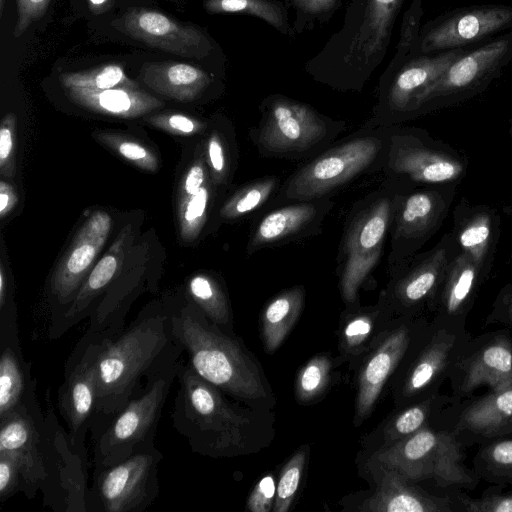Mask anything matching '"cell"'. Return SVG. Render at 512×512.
Returning a JSON list of instances; mask_svg holds the SVG:
<instances>
[{
  "label": "cell",
  "instance_id": "obj_1",
  "mask_svg": "<svg viewBox=\"0 0 512 512\" xmlns=\"http://www.w3.org/2000/svg\"><path fill=\"white\" fill-rule=\"evenodd\" d=\"M171 413L175 430L190 449L210 458L254 455L276 436V414L246 405L200 377L182 359Z\"/></svg>",
  "mask_w": 512,
  "mask_h": 512
},
{
  "label": "cell",
  "instance_id": "obj_2",
  "mask_svg": "<svg viewBox=\"0 0 512 512\" xmlns=\"http://www.w3.org/2000/svg\"><path fill=\"white\" fill-rule=\"evenodd\" d=\"M98 339L99 417L91 432L136 397L150 376L180 361L184 353L164 304L145 307L116 336Z\"/></svg>",
  "mask_w": 512,
  "mask_h": 512
},
{
  "label": "cell",
  "instance_id": "obj_3",
  "mask_svg": "<svg viewBox=\"0 0 512 512\" xmlns=\"http://www.w3.org/2000/svg\"><path fill=\"white\" fill-rule=\"evenodd\" d=\"M164 307L187 362L200 377L246 405L274 410L277 399L262 364L240 337L212 324L187 297Z\"/></svg>",
  "mask_w": 512,
  "mask_h": 512
},
{
  "label": "cell",
  "instance_id": "obj_4",
  "mask_svg": "<svg viewBox=\"0 0 512 512\" xmlns=\"http://www.w3.org/2000/svg\"><path fill=\"white\" fill-rule=\"evenodd\" d=\"M405 0H350L342 27L309 59L305 72L338 92H361L386 56Z\"/></svg>",
  "mask_w": 512,
  "mask_h": 512
},
{
  "label": "cell",
  "instance_id": "obj_5",
  "mask_svg": "<svg viewBox=\"0 0 512 512\" xmlns=\"http://www.w3.org/2000/svg\"><path fill=\"white\" fill-rule=\"evenodd\" d=\"M392 127H363L304 161L282 183L273 204L331 196L335 190L367 173L382 171Z\"/></svg>",
  "mask_w": 512,
  "mask_h": 512
},
{
  "label": "cell",
  "instance_id": "obj_6",
  "mask_svg": "<svg viewBox=\"0 0 512 512\" xmlns=\"http://www.w3.org/2000/svg\"><path fill=\"white\" fill-rule=\"evenodd\" d=\"M404 192L401 180L386 178L350 210L337 256L338 287L345 307L360 304V288L381 259L395 209Z\"/></svg>",
  "mask_w": 512,
  "mask_h": 512
},
{
  "label": "cell",
  "instance_id": "obj_7",
  "mask_svg": "<svg viewBox=\"0 0 512 512\" xmlns=\"http://www.w3.org/2000/svg\"><path fill=\"white\" fill-rule=\"evenodd\" d=\"M260 119L249 132L259 155L308 160L337 141L345 122L282 94H270L259 105Z\"/></svg>",
  "mask_w": 512,
  "mask_h": 512
},
{
  "label": "cell",
  "instance_id": "obj_8",
  "mask_svg": "<svg viewBox=\"0 0 512 512\" xmlns=\"http://www.w3.org/2000/svg\"><path fill=\"white\" fill-rule=\"evenodd\" d=\"M472 337L466 322L434 315L389 382L394 408L440 393L454 363Z\"/></svg>",
  "mask_w": 512,
  "mask_h": 512
},
{
  "label": "cell",
  "instance_id": "obj_9",
  "mask_svg": "<svg viewBox=\"0 0 512 512\" xmlns=\"http://www.w3.org/2000/svg\"><path fill=\"white\" fill-rule=\"evenodd\" d=\"M464 449L452 430L429 425L365 460L394 469L413 483L432 479L441 488L473 490L481 479L464 464Z\"/></svg>",
  "mask_w": 512,
  "mask_h": 512
},
{
  "label": "cell",
  "instance_id": "obj_10",
  "mask_svg": "<svg viewBox=\"0 0 512 512\" xmlns=\"http://www.w3.org/2000/svg\"><path fill=\"white\" fill-rule=\"evenodd\" d=\"M180 361L150 376L136 397L91 432L94 466L111 465L155 446L157 426Z\"/></svg>",
  "mask_w": 512,
  "mask_h": 512
},
{
  "label": "cell",
  "instance_id": "obj_11",
  "mask_svg": "<svg viewBox=\"0 0 512 512\" xmlns=\"http://www.w3.org/2000/svg\"><path fill=\"white\" fill-rule=\"evenodd\" d=\"M163 459L156 446L105 466H94L88 512H144L160 493L158 469Z\"/></svg>",
  "mask_w": 512,
  "mask_h": 512
},
{
  "label": "cell",
  "instance_id": "obj_12",
  "mask_svg": "<svg viewBox=\"0 0 512 512\" xmlns=\"http://www.w3.org/2000/svg\"><path fill=\"white\" fill-rule=\"evenodd\" d=\"M43 504L57 512H88L87 452L77 448L49 401L42 430Z\"/></svg>",
  "mask_w": 512,
  "mask_h": 512
},
{
  "label": "cell",
  "instance_id": "obj_13",
  "mask_svg": "<svg viewBox=\"0 0 512 512\" xmlns=\"http://www.w3.org/2000/svg\"><path fill=\"white\" fill-rule=\"evenodd\" d=\"M464 53L456 48L411 56L391 76L379 78L372 114L364 126L392 127L416 115L425 92Z\"/></svg>",
  "mask_w": 512,
  "mask_h": 512
},
{
  "label": "cell",
  "instance_id": "obj_14",
  "mask_svg": "<svg viewBox=\"0 0 512 512\" xmlns=\"http://www.w3.org/2000/svg\"><path fill=\"white\" fill-rule=\"evenodd\" d=\"M429 320L422 316L396 317L380 342L355 371L353 424L360 427L373 413L385 388Z\"/></svg>",
  "mask_w": 512,
  "mask_h": 512
},
{
  "label": "cell",
  "instance_id": "obj_15",
  "mask_svg": "<svg viewBox=\"0 0 512 512\" xmlns=\"http://www.w3.org/2000/svg\"><path fill=\"white\" fill-rule=\"evenodd\" d=\"M98 344V337L86 332L83 334L66 360L63 382L58 390V411L72 442L83 451H86V435L99 417Z\"/></svg>",
  "mask_w": 512,
  "mask_h": 512
},
{
  "label": "cell",
  "instance_id": "obj_16",
  "mask_svg": "<svg viewBox=\"0 0 512 512\" xmlns=\"http://www.w3.org/2000/svg\"><path fill=\"white\" fill-rule=\"evenodd\" d=\"M448 380L459 402L482 387L498 390L512 383V336L499 329L472 337L454 363Z\"/></svg>",
  "mask_w": 512,
  "mask_h": 512
},
{
  "label": "cell",
  "instance_id": "obj_17",
  "mask_svg": "<svg viewBox=\"0 0 512 512\" xmlns=\"http://www.w3.org/2000/svg\"><path fill=\"white\" fill-rule=\"evenodd\" d=\"M112 226L113 220L106 211L93 212L77 230L56 265L48 288L52 304L48 333L60 321L91 272L93 262L105 245Z\"/></svg>",
  "mask_w": 512,
  "mask_h": 512
},
{
  "label": "cell",
  "instance_id": "obj_18",
  "mask_svg": "<svg viewBox=\"0 0 512 512\" xmlns=\"http://www.w3.org/2000/svg\"><path fill=\"white\" fill-rule=\"evenodd\" d=\"M511 24V7L489 5L464 9L420 30L409 57L460 48Z\"/></svg>",
  "mask_w": 512,
  "mask_h": 512
},
{
  "label": "cell",
  "instance_id": "obj_19",
  "mask_svg": "<svg viewBox=\"0 0 512 512\" xmlns=\"http://www.w3.org/2000/svg\"><path fill=\"white\" fill-rule=\"evenodd\" d=\"M333 206L331 196L278 205L256 222L248 239L247 254L318 234Z\"/></svg>",
  "mask_w": 512,
  "mask_h": 512
},
{
  "label": "cell",
  "instance_id": "obj_20",
  "mask_svg": "<svg viewBox=\"0 0 512 512\" xmlns=\"http://www.w3.org/2000/svg\"><path fill=\"white\" fill-rule=\"evenodd\" d=\"M120 28L138 41L180 56L200 60L215 50V43L201 29L152 9L128 11L120 21Z\"/></svg>",
  "mask_w": 512,
  "mask_h": 512
},
{
  "label": "cell",
  "instance_id": "obj_21",
  "mask_svg": "<svg viewBox=\"0 0 512 512\" xmlns=\"http://www.w3.org/2000/svg\"><path fill=\"white\" fill-rule=\"evenodd\" d=\"M364 467L374 490L352 510L358 512H454L457 501L438 496L408 481L394 469L365 460Z\"/></svg>",
  "mask_w": 512,
  "mask_h": 512
},
{
  "label": "cell",
  "instance_id": "obj_22",
  "mask_svg": "<svg viewBox=\"0 0 512 512\" xmlns=\"http://www.w3.org/2000/svg\"><path fill=\"white\" fill-rule=\"evenodd\" d=\"M444 263V250H437L416 264L403 265L390 274L378 298L394 317L422 316L426 308L431 311L444 280Z\"/></svg>",
  "mask_w": 512,
  "mask_h": 512
},
{
  "label": "cell",
  "instance_id": "obj_23",
  "mask_svg": "<svg viewBox=\"0 0 512 512\" xmlns=\"http://www.w3.org/2000/svg\"><path fill=\"white\" fill-rule=\"evenodd\" d=\"M387 178H403L421 183H440L457 178L462 172L459 162L437 152L412 131L392 126L386 164Z\"/></svg>",
  "mask_w": 512,
  "mask_h": 512
},
{
  "label": "cell",
  "instance_id": "obj_24",
  "mask_svg": "<svg viewBox=\"0 0 512 512\" xmlns=\"http://www.w3.org/2000/svg\"><path fill=\"white\" fill-rule=\"evenodd\" d=\"M45 413L13 412L0 418V452L17 462L23 481L22 493L36 496L46 481L42 455V430Z\"/></svg>",
  "mask_w": 512,
  "mask_h": 512
},
{
  "label": "cell",
  "instance_id": "obj_25",
  "mask_svg": "<svg viewBox=\"0 0 512 512\" xmlns=\"http://www.w3.org/2000/svg\"><path fill=\"white\" fill-rule=\"evenodd\" d=\"M443 202L436 192H404L395 209L390 227L389 275L407 263L425 240L442 211Z\"/></svg>",
  "mask_w": 512,
  "mask_h": 512
},
{
  "label": "cell",
  "instance_id": "obj_26",
  "mask_svg": "<svg viewBox=\"0 0 512 512\" xmlns=\"http://www.w3.org/2000/svg\"><path fill=\"white\" fill-rule=\"evenodd\" d=\"M512 56V34L458 57L422 96L417 113L438 98L479 86Z\"/></svg>",
  "mask_w": 512,
  "mask_h": 512
},
{
  "label": "cell",
  "instance_id": "obj_27",
  "mask_svg": "<svg viewBox=\"0 0 512 512\" xmlns=\"http://www.w3.org/2000/svg\"><path fill=\"white\" fill-rule=\"evenodd\" d=\"M132 239L131 225H126L104 256L91 270L60 321L47 334L49 339L60 338L79 322L90 316L118 274Z\"/></svg>",
  "mask_w": 512,
  "mask_h": 512
},
{
  "label": "cell",
  "instance_id": "obj_28",
  "mask_svg": "<svg viewBox=\"0 0 512 512\" xmlns=\"http://www.w3.org/2000/svg\"><path fill=\"white\" fill-rule=\"evenodd\" d=\"M395 318L379 298L373 305L360 303L344 308L338 326V353L349 369L357 368L385 336Z\"/></svg>",
  "mask_w": 512,
  "mask_h": 512
},
{
  "label": "cell",
  "instance_id": "obj_29",
  "mask_svg": "<svg viewBox=\"0 0 512 512\" xmlns=\"http://www.w3.org/2000/svg\"><path fill=\"white\" fill-rule=\"evenodd\" d=\"M18 411L42 413L32 363L24 357L19 332L0 335V418Z\"/></svg>",
  "mask_w": 512,
  "mask_h": 512
},
{
  "label": "cell",
  "instance_id": "obj_30",
  "mask_svg": "<svg viewBox=\"0 0 512 512\" xmlns=\"http://www.w3.org/2000/svg\"><path fill=\"white\" fill-rule=\"evenodd\" d=\"M464 401L448 429L466 448L493 438L497 429L512 418V383Z\"/></svg>",
  "mask_w": 512,
  "mask_h": 512
},
{
  "label": "cell",
  "instance_id": "obj_31",
  "mask_svg": "<svg viewBox=\"0 0 512 512\" xmlns=\"http://www.w3.org/2000/svg\"><path fill=\"white\" fill-rule=\"evenodd\" d=\"M459 403L452 395L437 393L395 410L364 440L371 453L397 443L418 430L432 425L451 406Z\"/></svg>",
  "mask_w": 512,
  "mask_h": 512
},
{
  "label": "cell",
  "instance_id": "obj_32",
  "mask_svg": "<svg viewBox=\"0 0 512 512\" xmlns=\"http://www.w3.org/2000/svg\"><path fill=\"white\" fill-rule=\"evenodd\" d=\"M140 79L154 92L180 102L200 98L214 84L211 74L181 62L146 63Z\"/></svg>",
  "mask_w": 512,
  "mask_h": 512
},
{
  "label": "cell",
  "instance_id": "obj_33",
  "mask_svg": "<svg viewBox=\"0 0 512 512\" xmlns=\"http://www.w3.org/2000/svg\"><path fill=\"white\" fill-rule=\"evenodd\" d=\"M68 98L94 113L117 118H137L163 106V102L139 87L104 90L66 88Z\"/></svg>",
  "mask_w": 512,
  "mask_h": 512
},
{
  "label": "cell",
  "instance_id": "obj_34",
  "mask_svg": "<svg viewBox=\"0 0 512 512\" xmlns=\"http://www.w3.org/2000/svg\"><path fill=\"white\" fill-rule=\"evenodd\" d=\"M479 284V266L465 253L452 265L431 311L445 319L466 322Z\"/></svg>",
  "mask_w": 512,
  "mask_h": 512
},
{
  "label": "cell",
  "instance_id": "obj_35",
  "mask_svg": "<svg viewBox=\"0 0 512 512\" xmlns=\"http://www.w3.org/2000/svg\"><path fill=\"white\" fill-rule=\"evenodd\" d=\"M302 285L282 290L264 306L260 315V335L264 351L275 353L286 340L302 314L305 304Z\"/></svg>",
  "mask_w": 512,
  "mask_h": 512
},
{
  "label": "cell",
  "instance_id": "obj_36",
  "mask_svg": "<svg viewBox=\"0 0 512 512\" xmlns=\"http://www.w3.org/2000/svg\"><path fill=\"white\" fill-rule=\"evenodd\" d=\"M222 331L235 334L233 312L224 284L210 273H197L187 283V296Z\"/></svg>",
  "mask_w": 512,
  "mask_h": 512
},
{
  "label": "cell",
  "instance_id": "obj_37",
  "mask_svg": "<svg viewBox=\"0 0 512 512\" xmlns=\"http://www.w3.org/2000/svg\"><path fill=\"white\" fill-rule=\"evenodd\" d=\"M281 185L278 176H266L242 185L221 205L219 219L226 223L235 222L257 212L274 199Z\"/></svg>",
  "mask_w": 512,
  "mask_h": 512
},
{
  "label": "cell",
  "instance_id": "obj_38",
  "mask_svg": "<svg viewBox=\"0 0 512 512\" xmlns=\"http://www.w3.org/2000/svg\"><path fill=\"white\" fill-rule=\"evenodd\" d=\"M340 356L320 353L311 357L298 370L294 383L297 403L311 405L319 401L332 385L336 368L343 364Z\"/></svg>",
  "mask_w": 512,
  "mask_h": 512
},
{
  "label": "cell",
  "instance_id": "obj_39",
  "mask_svg": "<svg viewBox=\"0 0 512 512\" xmlns=\"http://www.w3.org/2000/svg\"><path fill=\"white\" fill-rule=\"evenodd\" d=\"M210 14H241L258 18L283 35L293 37L288 9L280 0H204Z\"/></svg>",
  "mask_w": 512,
  "mask_h": 512
},
{
  "label": "cell",
  "instance_id": "obj_40",
  "mask_svg": "<svg viewBox=\"0 0 512 512\" xmlns=\"http://www.w3.org/2000/svg\"><path fill=\"white\" fill-rule=\"evenodd\" d=\"M473 469L481 480L493 485L512 484V438L501 436L480 443Z\"/></svg>",
  "mask_w": 512,
  "mask_h": 512
},
{
  "label": "cell",
  "instance_id": "obj_41",
  "mask_svg": "<svg viewBox=\"0 0 512 512\" xmlns=\"http://www.w3.org/2000/svg\"><path fill=\"white\" fill-rule=\"evenodd\" d=\"M215 189L218 188L210 179L197 193L178 201L179 233L183 241L192 242L201 234L208 219Z\"/></svg>",
  "mask_w": 512,
  "mask_h": 512
},
{
  "label": "cell",
  "instance_id": "obj_42",
  "mask_svg": "<svg viewBox=\"0 0 512 512\" xmlns=\"http://www.w3.org/2000/svg\"><path fill=\"white\" fill-rule=\"evenodd\" d=\"M229 140L224 132L214 128L203 147L211 179L218 189L226 187L234 173L235 145Z\"/></svg>",
  "mask_w": 512,
  "mask_h": 512
},
{
  "label": "cell",
  "instance_id": "obj_43",
  "mask_svg": "<svg viewBox=\"0 0 512 512\" xmlns=\"http://www.w3.org/2000/svg\"><path fill=\"white\" fill-rule=\"evenodd\" d=\"M93 136L98 142L142 170L156 172L160 167L156 153L135 138L109 131H95Z\"/></svg>",
  "mask_w": 512,
  "mask_h": 512
},
{
  "label": "cell",
  "instance_id": "obj_44",
  "mask_svg": "<svg viewBox=\"0 0 512 512\" xmlns=\"http://www.w3.org/2000/svg\"><path fill=\"white\" fill-rule=\"evenodd\" d=\"M60 82L66 88H83L104 90L120 86L138 87L129 79L117 64H108L87 71L65 73L60 75Z\"/></svg>",
  "mask_w": 512,
  "mask_h": 512
},
{
  "label": "cell",
  "instance_id": "obj_45",
  "mask_svg": "<svg viewBox=\"0 0 512 512\" xmlns=\"http://www.w3.org/2000/svg\"><path fill=\"white\" fill-rule=\"evenodd\" d=\"M309 445L300 446L283 465L276 484L275 502L272 512L290 510L304 473Z\"/></svg>",
  "mask_w": 512,
  "mask_h": 512
},
{
  "label": "cell",
  "instance_id": "obj_46",
  "mask_svg": "<svg viewBox=\"0 0 512 512\" xmlns=\"http://www.w3.org/2000/svg\"><path fill=\"white\" fill-rule=\"evenodd\" d=\"M344 0H284L286 8L295 11L293 36L312 31L327 23L341 8Z\"/></svg>",
  "mask_w": 512,
  "mask_h": 512
},
{
  "label": "cell",
  "instance_id": "obj_47",
  "mask_svg": "<svg viewBox=\"0 0 512 512\" xmlns=\"http://www.w3.org/2000/svg\"><path fill=\"white\" fill-rule=\"evenodd\" d=\"M422 16V0H413L403 15L396 52L380 76V79L391 76L409 58L412 47L420 33V21Z\"/></svg>",
  "mask_w": 512,
  "mask_h": 512
},
{
  "label": "cell",
  "instance_id": "obj_48",
  "mask_svg": "<svg viewBox=\"0 0 512 512\" xmlns=\"http://www.w3.org/2000/svg\"><path fill=\"white\" fill-rule=\"evenodd\" d=\"M490 239L491 221L486 214L471 219L459 234V242L464 253L479 267L486 255Z\"/></svg>",
  "mask_w": 512,
  "mask_h": 512
},
{
  "label": "cell",
  "instance_id": "obj_49",
  "mask_svg": "<svg viewBox=\"0 0 512 512\" xmlns=\"http://www.w3.org/2000/svg\"><path fill=\"white\" fill-rule=\"evenodd\" d=\"M501 488L494 485L478 498L456 492L454 498L461 510L467 512H512V490L503 492Z\"/></svg>",
  "mask_w": 512,
  "mask_h": 512
},
{
  "label": "cell",
  "instance_id": "obj_50",
  "mask_svg": "<svg viewBox=\"0 0 512 512\" xmlns=\"http://www.w3.org/2000/svg\"><path fill=\"white\" fill-rule=\"evenodd\" d=\"M146 121L167 133L190 136L204 132L207 128V123L195 117L176 113L166 112L155 114L146 118Z\"/></svg>",
  "mask_w": 512,
  "mask_h": 512
},
{
  "label": "cell",
  "instance_id": "obj_51",
  "mask_svg": "<svg viewBox=\"0 0 512 512\" xmlns=\"http://www.w3.org/2000/svg\"><path fill=\"white\" fill-rule=\"evenodd\" d=\"M17 139V118L7 113L0 125V173L3 178H11L15 172Z\"/></svg>",
  "mask_w": 512,
  "mask_h": 512
},
{
  "label": "cell",
  "instance_id": "obj_52",
  "mask_svg": "<svg viewBox=\"0 0 512 512\" xmlns=\"http://www.w3.org/2000/svg\"><path fill=\"white\" fill-rule=\"evenodd\" d=\"M210 179L211 176L203 148L197 153L183 176L178 191V201L185 200L197 193Z\"/></svg>",
  "mask_w": 512,
  "mask_h": 512
},
{
  "label": "cell",
  "instance_id": "obj_53",
  "mask_svg": "<svg viewBox=\"0 0 512 512\" xmlns=\"http://www.w3.org/2000/svg\"><path fill=\"white\" fill-rule=\"evenodd\" d=\"M23 490L22 475L16 460L9 454L0 452V502Z\"/></svg>",
  "mask_w": 512,
  "mask_h": 512
},
{
  "label": "cell",
  "instance_id": "obj_54",
  "mask_svg": "<svg viewBox=\"0 0 512 512\" xmlns=\"http://www.w3.org/2000/svg\"><path fill=\"white\" fill-rule=\"evenodd\" d=\"M276 486L271 474L264 476L252 489L247 499L251 512H270L275 502Z\"/></svg>",
  "mask_w": 512,
  "mask_h": 512
},
{
  "label": "cell",
  "instance_id": "obj_55",
  "mask_svg": "<svg viewBox=\"0 0 512 512\" xmlns=\"http://www.w3.org/2000/svg\"><path fill=\"white\" fill-rule=\"evenodd\" d=\"M51 0H17V20L14 36L20 37L27 28L43 16Z\"/></svg>",
  "mask_w": 512,
  "mask_h": 512
},
{
  "label": "cell",
  "instance_id": "obj_56",
  "mask_svg": "<svg viewBox=\"0 0 512 512\" xmlns=\"http://www.w3.org/2000/svg\"><path fill=\"white\" fill-rule=\"evenodd\" d=\"M501 324L512 329V289L504 291L494 303L485 325Z\"/></svg>",
  "mask_w": 512,
  "mask_h": 512
},
{
  "label": "cell",
  "instance_id": "obj_57",
  "mask_svg": "<svg viewBox=\"0 0 512 512\" xmlns=\"http://www.w3.org/2000/svg\"><path fill=\"white\" fill-rule=\"evenodd\" d=\"M18 202V195L14 187L7 181H0V218L8 216Z\"/></svg>",
  "mask_w": 512,
  "mask_h": 512
},
{
  "label": "cell",
  "instance_id": "obj_58",
  "mask_svg": "<svg viewBox=\"0 0 512 512\" xmlns=\"http://www.w3.org/2000/svg\"><path fill=\"white\" fill-rule=\"evenodd\" d=\"M508 435H512V418L507 420L501 427L497 429V431L494 433L493 438Z\"/></svg>",
  "mask_w": 512,
  "mask_h": 512
},
{
  "label": "cell",
  "instance_id": "obj_59",
  "mask_svg": "<svg viewBox=\"0 0 512 512\" xmlns=\"http://www.w3.org/2000/svg\"><path fill=\"white\" fill-rule=\"evenodd\" d=\"M90 8L94 10L95 12H98L99 9H103L106 3L109 2V0H88Z\"/></svg>",
  "mask_w": 512,
  "mask_h": 512
},
{
  "label": "cell",
  "instance_id": "obj_60",
  "mask_svg": "<svg viewBox=\"0 0 512 512\" xmlns=\"http://www.w3.org/2000/svg\"><path fill=\"white\" fill-rule=\"evenodd\" d=\"M4 2H5V0H0V17H1V16H2V14H3Z\"/></svg>",
  "mask_w": 512,
  "mask_h": 512
}]
</instances>
